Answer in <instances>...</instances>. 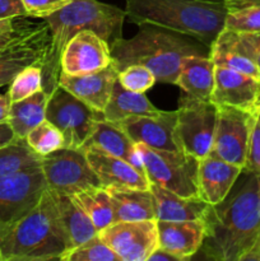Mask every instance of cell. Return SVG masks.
<instances>
[{"mask_svg":"<svg viewBox=\"0 0 260 261\" xmlns=\"http://www.w3.org/2000/svg\"><path fill=\"white\" fill-rule=\"evenodd\" d=\"M101 119H103L101 112L94 111L63 87H56L48 97L46 120L64 135V148L81 149L91 135L94 122Z\"/></svg>","mask_w":260,"mask_h":261,"instance_id":"obj_9","label":"cell"},{"mask_svg":"<svg viewBox=\"0 0 260 261\" xmlns=\"http://www.w3.org/2000/svg\"><path fill=\"white\" fill-rule=\"evenodd\" d=\"M117 82L129 91L145 93L148 89L154 86L157 79H155V75L150 69L143 65L133 64V65L126 66L119 71Z\"/></svg>","mask_w":260,"mask_h":261,"instance_id":"obj_35","label":"cell"},{"mask_svg":"<svg viewBox=\"0 0 260 261\" xmlns=\"http://www.w3.org/2000/svg\"><path fill=\"white\" fill-rule=\"evenodd\" d=\"M145 175L150 184L173 191L181 196L198 195L199 161L183 150L157 149L138 143Z\"/></svg>","mask_w":260,"mask_h":261,"instance_id":"obj_6","label":"cell"},{"mask_svg":"<svg viewBox=\"0 0 260 261\" xmlns=\"http://www.w3.org/2000/svg\"><path fill=\"white\" fill-rule=\"evenodd\" d=\"M177 112L163 111L157 116H134L116 122L130 139L138 144L157 149L180 150L176 137Z\"/></svg>","mask_w":260,"mask_h":261,"instance_id":"obj_16","label":"cell"},{"mask_svg":"<svg viewBox=\"0 0 260 261\" xmlns=\"http://www.w3.org/2000/svg\"><path fill=\"white\" fill-rule=\"evenodd\" d=\"M127 19L194 38L211 47L224 28L223 0H124Z\"/></svg>","mask_w":260,"mask_h":261,"instance_id":"obj_4","label":"cell"},{"mask_svg":"<svg viewBox=\"0 0 260 261\" xmlns=\"http://www.w3.org/2000/svg\"><path fill=\"white\" fill-rule=\"evenodd\" d=\"M216 64L209 55H188L181 59L176 86L183 93L201 101H211Z\"/></svg>","mask_w":260,"mask_h":261,"instance_id":"obj_22","label":"cell"},{"mask_svg":"<svg viewBox=\"0 0 260 261\" xmlns=\"http://www.w3.org/2000/svg\"><path fill=\"white\" fill-rule=\"evenodd\" d=\"M244 182L222 203L209 205L203 221L201 251L214 261H244L260 246V176L246 172Z\"/></svg>","mask_w":260,"mask_h":261,"instance_id":"obj_1","label":"cell"},{"mask_svg":"<svg viewBox=\"0 0 260 261\" xmlns=\"http://www.w3.org/2000/svg\"><path fill=\"white\" fill-rule=\"evenodd\" d=\"M88 147L96 148L102 152L121 158L145 172L144 165H143L142 157L137 149V145L116 122L107 121L105 119L97 120L94 122L91 135L81 149Z\"/></svg>","mask_w":260,"mask_h":261,"instance_id":"obj_21","label":"cell"},{"mask_svg":"<svg viewBox=\"0 0 260 261\" xmlns=\"http://www.w3.org/2000/svg\"><path fill=\"white\" fill-rule=\"evenodd\" d=\"M242 171L260 176V122L257 121V119L255 120L254 127H252L246 155V165Z\"/></svg>","mask_w":260,"mask_h":261,"instance_id":"obj_39","label":"cell"},{"mask_svg":"<svg viewBox=\"0 0 260 261\" xmlns=\"http://www.w3.org/2000/svg\"><path fill=\"white\" fill-rule=\"evenodd\" d=\"M71 196L83 208L98 232L114 223V209L106 188L89 189Z\"/></svg>","mask_w":260,"mask_h":261,"instance_id":"obj_29","label":"cell"},{"mask_svg":"<svg viewBox=\"0 0 260 261\" xmlns=\"http://www.w3.org/2000/svg\"><path fill=\"white\" fill-rule=\"evenodd\" d=\"M53 194L55 198L56 206H58L61 227L65 233L66 244H68L66 251L84 244L98 233L94 224L92 223L91 218L87 216L86 212L76 203L73 196Z\"/></svg>","mask_w":260,"mask_h":261,"instance_id":"obj_25","label":"cell"},{"mask_svg":"<svg viewBox=\"0 0 260 261\" xmlns=\"http://www.w3.org/2000/svg\"><path fill=\"white\" fill-rule=\"evenodd\" d=\"M256 119L257 121L260 122V96H259V101H257V107H256Z\"/></svg>","mask_w":260,"mask_h":261,"instance_id":"obj_45","label":"cell"},{"mask_svg":"<svg viewBox=\"0 0 260 261\" xmlns=\"http://www.w3.org/2000/svg\"><path fill=\"white\" fill-rule=\"evenodd\" d=\"M256 112L218 106L212 154L244 170Z\"/></svg>","mask_w":260,"mask_h":261,"instance_id":"obj_10","label":"cell"},{"mask_svg":"<svg viewBox=\"0 0 260 261\" xmlns=\"http://www.w3.org/2000/svg\"><path fill=\"white\" fill-rule=\"evenodd\" d=\"M25 142H27L28 147L40 157H45V155L65 147L64 135L55 125L51 124L47 120L31 130L25 137Z\"/></svg>","mask_w":260,"mask_h":261,"instance_id":"obj_32","label":"cell"},{"mask_svg":"<svg viewBox=\"0 0 260 261\" xmlns=\"http://www.w3.org/2000/svg\"><path fill=\"white\" fill-rule=\"evenodd\" d=\"M28 17L22 0H0V19Z\"/></svg>","mask_w":260,"mask_h":261,"instance_id":"obj_40","label":"cell"},{"mask_svg":"<svg viewBox=\"0 0 260 261\" xmlns=\"http://www.w3.org/2000/svg\"><path fill=\"white\" fill-rule=\"evenodd\" d=\"M260 81L224 66L214 70V88L211 101L217 106H228L256 112Z\"/></svg>","mask_w":260,"mask_h":261,"instance_id":"obj_15","label":"cell"},{"mask_svg":"<svg viewBox=\"0 0 260 261\" xmlns=\"http://www.w3.org/2000/svg\"><path fill=\"white\" fill-rule=\"evenodd\" d=\"M42 89V65L33 64L23 69L9 84L8 96L10 102H17L32 96Z\"/></svg>","mask_w":260,"mask_h":261,"instance_id":"obj_34","label":"cell"},{"mask_svg":"<svg viewBox=\"0 0 260 261\" xmlns=\"http://www.w3.org/2000/svg\"><path fill=\"white\" fill-rule=\"evenodd\" d=\"M92 170L101 181L103 188H138L149 189L150 182L145 172L132 163L105 153L96 148H83Z\"/></svg>","mask_w":260,"mask_h":261,"instance_id":"obj_19","label":"cell"},{"mask_svg":"<svg viewBox=\"0 0 260 261\" xmlns=\"http://www.w3.org/2000/svg\"><path fill=\"white\" fill-rule=\"evenodd\" d=\"M10 105H12V102H10L8 93L0 94V124H2V122H8Z\"/></svg>","mask_w":260,"mask_h":261,"instance_id":"obj_42","label":"cell"},{"mask_svg":"<svg viewBox=\"0 0 260 261\" xmlns=\"http://www.w3.org/2000/svg\"><path fill=\"white\" fill-rule=\"evenodd\" d=\"M110 53L119 71L137 64L150 69L157 82L176 84L181 59L188 55H209V48L188 36L153 25H140L134 37H120L110 43Z\"/></svg>","mask_w":260,"mask_h":261,"instance_id":"obj_3","label":"cell"},{"mask_svg":"<svg viewBox=\"0 0 260 261\" xmlns=\"http://www.w3.org/2000/svg\"><path fill=\"white\" fill-rule=\"evenodd\" d=\"M46 185L50 191L75 195L89 189L103 188L82 149L61 148L41 161Z\"/></svg>","mask_w":260,"mask_h":261,"instance_id":"obj_8","label":"cell"},{"mask_svg":"<svg viewBox=\"0 0 260 261\" xmlns=\"http://www.w3.org/2000/svg\"><path fill=\"white\" fill-rule=\"evenodd\" d=\"M153 260H161V261H178V259L176 256H173L172 254L167 252L166 250L161 249V247H157L154 251L152 252V255L149 256L148 261H153Z\"/></svg>","mask_w":260,"mask_h":261,"instance_id":"obj_43","label":"cell"},{"mask_svg":"<svg viewBox=\"0 0 260 261\" xmlns=\"http://www.w3.org/2000/svg\"><path fill=\"white\" fill-rule=\"evenodd\" d=\"M231 32L237 47L251 59L260 70V32Z\"/></svg>","mask_w":260,"mask_h":261,"instance_id":"obj_37","label":"cell"},{"mask_svg":"<svg viewBox=\"0 0 260 261\" xmlns=\"http://www.w3.org/2000/svg\"><path fill=\"white\" fill-rule=\"evenodd\" d=\"M48 97L45 89H40L27 98L12 102L8 122L17 139H25L31 130L45 121Z\"/></svg>","mask_w":260,"mask_h":261,"instance_id":"obj_27","label":"cell"},{"mask_svg":"<svg viewBox=\"0 0 260 261\" xmlns=\"http://www.w3.org/2000/svg\"><path fill=\"white\" fill-rule=\"evenodd\" d=\"M119 70L114 64L96 73L69 75L61 71L59 75V86L75 96L97 112H103L112 89L117 81Z\"/></svg>","mask_w":260,"mask_h":261,"instance_id":"obj_17","label":"cell"},{"mask_svg":"<svg viewBox=\"0 0 260 261\" xmlns=\"http://www.w3.org/2000/svg\"><path fill=\"white\" fill-rule=\"evenodd\" d=\"M98 236L121 261H148L158 247L157 219L115 222Z\"/></svg>","mask_w":260,"mask_h":261,"instance_id":"obj_12","label":"cell"},{"mask_svg":"<svg viewBox=\"0 0 260 261\" xmlns=\"http://www.w3.org/2000/svg\"><path fill=\"white\" fill-rule=\"evenodd\" d=\"M158 247L176 256L189 260L200 250L205 236L203 219L191 221H157Z\"/></svg>","mask_w":260,"mask_h":261,"instance_id":"obj_20","label":"cell"},{"mask_svg":"<svg viewBox=\"0 0 260 261\" xmlns=\"http://www.w3.org/2000/svg\"><path fill=\"white\" fill-rule=\"evenodd\" d=\"M149 189L154 198L157 221L203 219L209 208L199 196H181L155 184H150Z\"/></svg>","mask_w":260,"mask_h":261,"instance_id":"obj_23","label":"cell"},{"mask_svg":"<svg viewBox=\"0 0 260 261\" xmlns=\"http://www.w3.org/2000/svg\"><path fill=\"white\" fill-rule=\"evenodd\" d=\"M125 9L98 0H71L69 4L43 18L50 30V43L42 65V89L48 94L59 86L61 55L66 43L78 32L91 30L107 43L122 37Z\"/></svg>","mask_w":260,"mask_h":261,"instance_id":"obj_2","label":"cell"},{"mask_svg":"<svg viewBox=\"0 0 260 261\" xmlns=\"http://www.w3.org/2000/svg\"><path fill=\"white\" fill-rule=\"evenodd\" d=\"M68 250L54 194L46 189L37 205L15 222L0 249V261L60 260Z\"/></svg>","mask_w":260,"mask_h":261,"instance_id":"obj_5","label":"cell"},{"mask_svg":"<svg viewBox=\"0 0 260 261\" xmlns=\"http://www.w3.org/2000/svg\"><path fill=\"white\" fill-rule=\"evenodd\" d=\"M42 157L28 147L25 139H15L0 148V177L13 175L19 171L41 166Z\"/></svg>","mask_w":260,"mask_h":261,"instance_id":"obj_31","label":"cell"},{"mask_svg":"<svg viewBox=\"0 0 260 261\" xmlns=\"http://www.w3.org/2000/svg\"><path fill=\"white\" fill-rule=\"evenodd\" d=\"M176 137L178 148L201 160L213 145L218 106L212 101H201L183 93L178 99Z\"/></svg>","mask_w":260,"mask_h":261,"instance_id":"obj_7","label":"cell"},{"mask_svg":"<svg viewBox=\"0 0 260 261\" xmlns=\"http://www.w3.org/2000/svg\"><path fill=\"white\" fill-rule=\"evenodd\" d=\"M50 43V30L43 20L35 23L18 40L0 50V87L12 83L18 73L33 64L45 63Z\"/></svg>","mask_w":260,"mask_h":261,"instance_id":"obj_13","label":"cell"},{"mask_svg":"<svg viewBox=\"0 0 260 261\" xmlns=\"http://www.w3.org/2000/svg\"><path fill=\"white\" fill-rule=\"evenodd\" d=\"M242 168L209 153L199 161L198 195L209 205L222 203L231 193Z\"/></svg>","mask_w":260,"mask_h":261,"instance_id":"obj_18","label":"cell"},{"mask_svg":"<svg viewBox=\"0 0 260 261\" xmlns=\"http://www.w3.org/2000/svg\"><path fill=\"white\" fill-rule=\"evenodd\" d=\"M61 261H121L116 252L99 239L98 233L84 244L69 250Z\"/></svg>","mask_w":260,"mask_h":261,"instance_id":"obj_33","label":"cell"},{"mask_svg":"<svg viewBox=\"0 0 260 261\" xmlns=\"http://www.w3.org/2000/svg\"><path fill=\"white\" fill-rule=\"evenodd\" d=\"M70 2L71 0H22L28 17L40 19L48 17Z\"/></svg>","mask_w":260,"mask_h":261,"instance_id":"obj_38","label":"cell"},{"mask_svg":"<svg viewBox=\"0 0 260 261\" xmlns=\"http://www.w3.org/2000/svg\"><path fill=\"white\" fill-rule=\"evenodd\" d=\"M25 18L27 17H13L0 19V50L14 42L33 27L35 23L27 22Z\"/></svg>","mask_w":260,"mask_h":261,"instance_id":"obj_36","label":"cell"},{"mask_svg":"<svg viewBox=\"0 0 260 261\" xmlns=\"http://www.w3.org/2000/svg\"><path fill=\"white\" fill-rule=\"evenodd\" d=\"M46 189L41 166L0 177V222L23 218L37 205Z\"/></svg>","mask_w":260,"mask_h":261,"instance_id":"obj_11","label":"cell"},{"mask_svg":"<svg viewBox=\"0 0 260 261\" xmlns=\"http://www.w3.org/2000/svg\"><path fill=\"white\" fill-rule=\"evenodd\" d=\"M110 194L115 222L155 219L154 198L150 189L106 188Z\"/></svg>","mask_w":260,"mask_h":261,"instance_id":"obj_24","label":"cell"},{"mask_svg":"<svg viewBox=\"0 0 260 261\" xmlns=\"http://www.w3.org/2000/svg\"><path fill=\"white\" fill-rule=\"evenodd\" d=\"M209 56L217 66H224L260 81V70L256 64L237 47L232 32L227 28H223L213 41L209 47Z\"/></svg>","mask_w":260,"mask_h":261,"instance_id":"obj_28","label":"cell"},{"mask_svg":"<svg viewBox=\"0 0 260 261\" xmlns=\"http://www.w3.org/2000/svg\"><path fill=\"white\" fill-rule=\"evenodd\" d=\"M17 139L13 132L12 126L9 125V122H2L0 124V148L4 147V145L10 144L12 142Z\"/></svg>","mask_w":260,"mask_h":261,"instance_id":"obj_41","label":"cell"},{"mask_svg":"<svg viewBox=\"0 0 260 261\" xmlns=\"http://www.w3.org/2000/svg\"><path fill=\"white\" fill-rule=\"evenodd\" d=\"M162 112V110L157 109L144 93L129 91L116 81L102 115L107 121L119 122L127 117L157 116Z\"/></svg>","mask_w":260,"mask_h":261,"instance_id":"obj_26","label":"cell"},{"mask_svg":"<svg viewBox=\"0 0 260 261\" xmlns=\"http://www.w3.org/2000/svg\"><path fill=\"white\" fill-rule=\"evenodd\" d=\"M112 64L110 45L91 30L76 33L61 55V71L69 75L96 73Z\"/></svg>","mask_w":260,"mask_h":261,"instance_id":"obj_14","label":"cell"},{"mask_svg":"<svg viewBox=\"0 0 260 261\" xmlns=\"http://www.w3.org/2000/svg\"><path fill=\"white\" fill-rule=\"evenodd\" d=\"M224 28L235 32H260V0H223Z\"/></svg>","mask_w":260,"mask_h":261,"instance_id":"obj_30","label":"cell"},{"mask_svg":"<svg viewBox=\"0 0 260 261\" xmlns=\"http://www.w3.org/2000/svg\"><path fill=\"white\" fill-rule=\"evenodd\" d=\"M14 223L15 222H0V249H2V245L4 242L5 237L12 231Z\"/></svg>","mask_w":260,"mask_h":261,"instance_id":"obj_44","label":"cell"}]
</instances>
